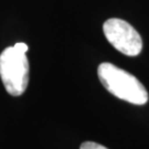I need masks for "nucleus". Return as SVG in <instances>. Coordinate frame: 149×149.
Returning a JSON list of instances; mask_svg holds the SVG:
<instances>
[{
    "label": "nucleus",
    "instance_id": "1",
    "mask_svg": "<svg viewBox=\"0 0 149 149\" xmlns=\"http://www.w3.org/2000/svg\"><path fill=\"white\" fill-rule=\"evenodd\" d=\"M97 74L103 86L119 100L135 105H145L148 102V93L145 86L137 77L125 70L104 62L100 64Z\"/></svg>",
    "mask_w": 149,
    "mask_h": 149
},
{
    "label": "nucleus",
    "instance_id": "2",
    "mask_svg": "<svg viewBox=\"0 0 149 149\" xmlns=\"http://www.w3.org/2000/svg\"><path fill=\"white\" fill-rule=\"evenodd\" d=\"M29 61L26 53L8 47L0 54V77L6 91L12 96H20L29 83Z\"/></svg>",
    "mask_w": 149,
    "mask_h": 149
},
{
    "label": "nucleus",
    "instance_id": "3",
    "mask_svg": "<svg viewBox=\"0 0 149 149\" xmlns=\"http://www.w3.org/2000/svg\"><path fill=\"white\" fill-rule=\"evenodd\" d=\"M103 31L107 41L120 53L136 56L143 50V40L136 29L127 21L112 18L104 22Z\"/></svg>",
    "mask_w": 149,
    "mask_h": 149
},
{
    "label": "nucleus",
    "instance_id": "4",
    "mask_svg": "<svg viewBox=\"0 0 149 149\" xmlns=\"http://www.w3.org/2000/svg\"><path fill=\"white\" fill-rule=\"evenodd\" d=\"M80 149H108L102 145L97 144V143H93V141H85L81 145Z\"/></svg>",
    "mask_w": 149,
    "mask_h": 149
},
{
    "label": "nucleus",
    "instance_id": "5",
    "mask_svg": "<svg viewBox=\"0 0 149 149\" xmlns=\"http://www.w3.org/2000/svg\"><path fill=\"white\" fill-rule=\"evenodd\" d=\"M15 48L17 49V50H19V51H21V52H23V53H27L28 51V45L26 44V43L23 42H19V43H16L15 45H13Z\"/></svg>",
    "mask_w": 149,
    "mask_h": 149
}]
</instances>
